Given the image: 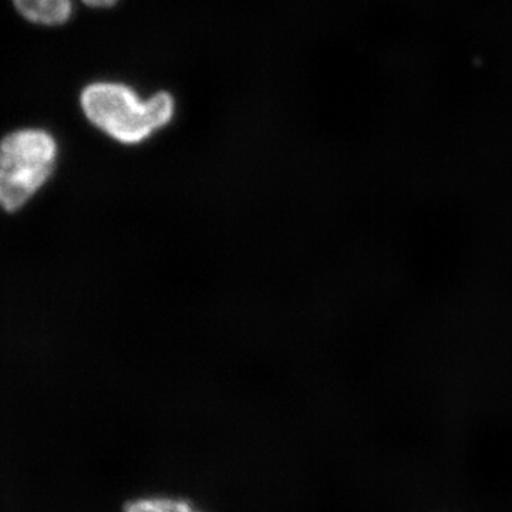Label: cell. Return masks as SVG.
Returning <instances> with one entry per match:
<instances>
[{
    "label": "cell",
    "mask_w": 512,
    "mask_h": 512,
    "mask_svg": "<svg viewBox=\"0 0 512 512\" xmlns=\"http://www.w3.org/2000/svg\"><path fill=\"white\" fill-rule=\"evenodd\" d=\"M57 143L40 128L13 131L0 140V210L15 214L55 173Z\"/></svg>",
    "instance_id": "7a4b0ae2"
},
{
    "label": "cell",
    "mask_w": 512,
    "mask_h": 512,
    "mask_svg": "<svg viewBox=\"0 0 512 512\" xmlns=\"http://www.w3.org/2000/svg\"><path fill=\"white\" fill-rule=\"evenodd\" d=\"M120 512H205L200 504L181 494L144 493L128 498Z\"/></svg>",
    "instance_id": "3957f363"
},
{
    "label": "cell",
    "mask_w": 512,
    "mask_h": 512,
    "mask_svg": "<svg viewBox=\"0 0 512 512\" xmlns=\"http://www.w3.org/2000/svg\"><path fill=\"white\" fill-rule=\"evenodd\" d=\"M82 109L107 136L123 144H138L170 123L175 106L168 93L141 100L124 84L93 83L83 90Z\"/></svg>",
    "instance_id": "6da1fadb"
},
{
    "label": "cell",
    "mask_w": 512,
    "mask_h": 512,
    "mask_svg": "<svg viewBox=\"0 0 512 512\" xmlns=\"http://www.w3.org/2000/svg\"><path fill=\"white\" fill-rule=\"evenodd\" d=\"M23 18L39 25H63L72 16V0H13Z\"/></svg>",
    "instance_id": "277c9868"
},
{
    "label": "cell",
    "mask_w": 512,
    "mask_h": 512,
    "mask_svg": "<svg viewBox=\"0 0 512 512\" xmlns=\"http://www.w3.org/2000/svg\"><path fill=\"white\" fill-rule=\"evenodd\" d=\"M83 2L92 8H110L117 0H83Z\"/></svg>",
    "instance_id": "5b68a950"
}]
</instances>
